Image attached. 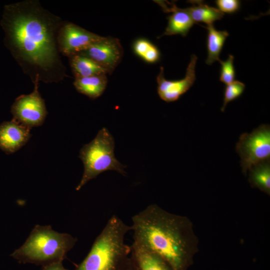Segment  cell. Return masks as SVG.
Here are the masks:
<instances>
[{
  "mask_svg": "<svg viewBox=\"0 0 270 270\" xmlns=\"http://www.w3.org/2000/svg\"><path fill=\"white\" fill-rule=\"evenodd\" d=\"M64 22L38 0L4 6L0 22L4 44L32 82L57 83L67 76L58 42Z\"/></svg>",
  "mask_w": 270,
  "mask_h": 270,
  "instance_id": "6da1fadb",
  "label": "cell"
},
{
  "mask_svg": "<svg viewBox=\"0 0 270 270\" xmlns=\"http://www.w3.org/2000/svg\"><path fill=\"white\" fill-rule=\"evenodd\" d=\"M132 220L133 242L161 257L174 270L186 269L198 248V239L188 218L153 204Z\"/></svg>",
  "mask_w": 270,
  "mask_h": 270,
  "instance_id": "7a4b0ae2",
  "label": "cell"
},
{
  "mask_svg": "<svg viewBox=\"0 0 270 270\" xmlns=\"http://www.w3.org/2000/svg\"><path fill=\"white\" fill-rule=\"evenodd\" d=\"M130 230L131 226L112 216L74 270H132L130 246L124 242Z\"/></svg>",
  "mask_w": 270,
  "mask_h": 270,
  "instance_id": "3957f363",
  "label": "cell"
},
{
  "mask_svg": "<svg viewBox=\"0 0 270 270\" xmlns=\"http://www.w3.org/2000/svg\"><path fill=\"white\" fill-rule=\"evenodd\" d=\"M76 241L70 234L54 230L50 225L37 224L24 244L11 256L20 262L43 266L62 261Z\"/></svg>",
  "mask_w": 270,
  "mask_h": 270,
  "instance_id": "277c9868",
  "label": "cell"
},
{
  "mask_svg": "<svg viewBox=\"0 0 270 270\" xmlns=\"http://www.w3.org/2000/svg\"><path fill=\"white\" fill-rule=\"evenodd\" d=\"M114 146V138L106 128L100 130L92 142L83 146L80 152V158L84 165V172L76 187V190L106 171L115 170L126 176L124 168L126 166L116 158Z\"/></svg>",
  "mask_w": 270,
  "mask_h": 270,
  "instance_id": "5b68a950",
  "label": "cell"
},
{
  "mask_svg": "<svg viewBox=\"0 0 270 270\" xmlns=\"http://www.w3.org/2000/svg\"><path fill=\"white\" fill-rule=\"evenodd\" d=\"M240 157L242 172L254 165L270 160V126L262 124L251 133H243L240 136L236 147Z\"/></svg>",
  "mask_w": 270,
  "mask_h": 270,
  "instance_id": "8992f818",
  "label": "cell"
},
{
  "mask_svg": "<svg viewBox=\"0 0 270 270\" xmlns=\"http://www.w3.org/2000/svg\"><path fill=\"white\" fill-rule=\"evenodd\" d=\"M39 82L35 80L32 92L18 97L11 107L13 119L29 128L42 124L47 114L44 100L38 91Z\"/></svg>",
  "mask_w": 270,
  "mask_h": 270,
  "instance_id": "52a82bcc",
  "label": "cell"
},
{
  "mask_svg": "<svg viewBox=\"0 0 270 270\" xmlns=\"http://www.w3.org/2000/svg\"><path fill=\"white\" fill-rule=\"evenodd\" d=\"M103 38L74 23L64 21L58 34L59 50L62 54L70 58L86 50Z\"/></svg>",
  "mask_w": 270,
  "mask_h": 270,
  "instance_id": "ba28073f",
  "label": "cell"
},
{
  "mask_svg": "<svg viewBox=\"0 0 270 270\" xmlns=\"http://www.w3.org/2000/svg\"><path fill=\"white\" fill-rule=\"evenodd\" d=\"M123 48L118 39L104 37L93 44L80 54L94 60L110 74L120 62Z\"/></svg>",
  "mask_w": 270,
  "mask_h": 270,
  "instance_id": "9c48e42d",
  "label": "cell"
},
{
  "mask_svg": "<svg viewBox=\"0 0 270 270\" xmlns=\"http://www.w3.org/2000/svg\"><path fill=\"white\" fill-rule=\"evenodd\" d=\"M197 57L192 54L190 61L186 68V76L182 80H168L164 76V68L160 70L156 78L158 83V93L160 98L167 102L177 100L186 92L194 84L196 79L195 67Z\"/></svg>",
  "mask_w": 270,
  "mask_h": 270,
  "instance_id": "30bf717a",
  "label": "cell"
},
{
  "mask_svg": "<svg viewBox=\"0 0 270 270\" xmlns=\"http://www.w3.org/2000/svg\"><path fill=\"white\" fill-rule=\"evenodd\" d=\"M30 137V128L14 119L0 125V148L7 154L18 150Z\"/></svg>",
  "mask_w": 270,
  "mask_h": 270,
  "instance_id": "8fae6325",
  "label": "cell"
},
{
  "mask_svg": "<svg viewBox=\"0 0 270 270\" xmlns=\"http://www.w3.org/2000/svg\"><path fill=\"white\" fill-rule=\"evenodd\" d=\"M156 2L162 8L164 12L170 13L167 18L168 20L167 26L162 36L180 34L182 36H186L195 23L186 8H178L174 2H172L162 0Z\"/></svg>",
  "mask_w": 270,
  "mask_h": 270,
  "instance_id": "7c38bea8",
  "label": "cell"
},
{
  "mask_svg": "<svg viewBox=\"0 0 270 270\" xmlns=\"http://www.w3.org/2000/svg\"><path fill=\"white\" fill-rule=\"evenodd\" d=\"M132 270H174L156 254L134 242L130 246Z\"/></svg>",
  "mask_w": 270,
  "mask_h": 270,
  "instance_id": "4fadbf2b",
  "label": "cell"
},
{
  "mask_svg": "<svg viewBox=\"0 0 270 270\" xmlns=\"http://www.w3.org/2000/svg\"><path fill=\"white\" fill-rule=\"evenodd\" d=\"M108 84L106 74H99L74 79V85L76 90L90 99L100 97Z\"/></svg>",
  "mask_w": 270,
  "mask_h": 270,
  "instance_id": "5bb4252c",
  "label": "cell"
},
{
  "mask_svg": "<svg viewBox=\"0 0 270 270\" xmlns=\"http://www.w3.org/2000/svg\"><path fill=\"white\" fill-rule=\"evenodd\" d=\"M68 58L74 78L108 74L100 64L84 56L76 54Z\"/></svg>",
  "mask_w": 270,
  "mask_h": 270,
  "instance_id": "9a60e30c",
  "label": "cell"
},
{
  "mask_svg": "<svg viewBox=\"0 0 270 270\" xmlns=\"http://www.w3.org/2000/svg\"><path fill=\"white\" fill-rule=\"evenodd\" d=\"M191 6L186 8L193 21L202 22L208 26L222 18L224 14L216 8L210 6L202 0H188Z\"/></svg>",
  "mask_w": 270,
  "mask_h": 270,
  "instance_id": "2e32d148",
  "label": "cell"
},
{
  "mask_svg": "<svg viewBox=\"0 0 270 270\" xmlns=\"http://www.w3.org/2000/svg\"><path fill=\"white\" fill-rule=\"evenodd\" d=\"M206 28L208 30V57L206 63L211 65L214 62L220 60V54L229 34L226 30H217L213 24L208 25Z\"/></svg>",
  "mask_w": 270,
  "mask_h": 270,
  "instance_id": "e0dca14e",
  "label": "cell"
},
{
  "mask_svg": "<svg viewBox=\"0 0 270 270\" xmlns=\"http://www.w3.org/2000/svg\"><path fill=\"white\" fill-rule=\"evenodd\" d=\"M249 170V180L252 186L270 194V160L258 163L252 166Z\"/></svg>",
  "mask_w": 270,
  "mask_h": 270,
  "instance_id": "ac0fdd59",
  "label": "cell"
},
{
  "mask_svg": "<svg viewBox=\"0 0 270 270\" xmlns=\"http://www.w3.org/2000/svg\"><path fill=\"white\" fill-rule=\"evenodd\" d=\"M244 88L245 84L238 80H234L226 84L224 90V102L221 111L224 112L228 103L239 98L243 93Z\"/></svg>",
  "mask_w": 270,
  "mask_h": 270,
  "instance_id": "d6986e66",
  "label": "cell"
},
{
  "mask_svg": "<svg viewBox=\"0 0 270 270\" xmlns=\"http://www.w3.org/2000/svg\"><path fill=\"white\" fill-rule=\"evenodd\" d=\"M234 59V56L230 54L226 60L218 61L221 64L220 80L226 84H230L234 80L236 73L233 64Z\"/></svg>",
  "mask_w": 270,
  "mask_h": 270,
  "instance_id": "ffe728a7",
  "label": "cell"
},
{
  "mask_svg": "<svg viewBox=\"0 0 270 270\" xmlns=\"http://www.w3.org/2000/svg\"><path fill=\"white\" fill-rule=\"evenodd\" d=\"M215 2L218 10L223 13H234L240 6V2L238 0H216Z\"/></svg>",
  "mask_w": 270,
  "mask_h": 270,
  "instance_id": "44dd1931",
  "label": "cell"
},
{
  "mask_svg": "<svg viewBox=\"0 0 270 270\" xmlns=\"http://www.w3.org/2000/svg\"><path fill=\"white\" fill-rule=\"evenodd\" d=\"M152 44L144 38H140L135 41L133 44L134 53L142 58Z\"/></svg>",
  "mask_w": 270,
  "mask_h": 270,
  "instance_id": "7402d4cb",
  "label": "cell"
},
{
  "mask_svg": "<svg viewBox=\"0 0 270 270\" xmlns=\"http://www.w3.org/2000/svg\"><path fill=\"white\" fill-rule=\"evenodd\" d=\"M160 55V52L157 47L152 44L142 58L148 62L154 63L158 61Z\"/></svg>",
  "mask_w": 270,
  "mask_h": 270,
  "instance_id": "603a6c76",
  "label": "cell"
},
{
  "mask_svg": "<svg viewBox=\"0 0 270 270\" xmlns=\"http://www.w3.org/2000/svg\"><path fill=\"white\" fill-rule=\"evenodd\" d=\"M42 270H68L64 268L62 261L54 262L43 266Z\"/></svg>",
  "mask_w": 270,
  "mask_h": 270,
  "instance_id": "cb8c5ba5",
  "label": "cell"
}]
</instances>
